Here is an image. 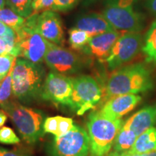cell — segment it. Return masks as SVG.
<instances>
[{"label":"cell","mask_w":156,"mask_h":156,"mask_svg":"<svg viewBox=\"0 0 156 156\" xmlns=\"http://www.w3.org/2000/svg\"><path fill=\"white\" fill-rule=\"evenodd\" d=\"M151 71L145 64L136 63L114 70L106 86L107 99L125 94H138L153 89Z\"/></svg>","instance_id":"cell-1"},{"label":"cell","mask_w":156,"mask_h":156,"mask_svg":"<svg viewBox=\"0 0 156 156\" xmlns=\"http://www.w3.org/2000/svg\"><path fill=\"white\" fill-rule=\"evenodd\" d=\"M45 80V69L41 64L17 58L12 72V95L24 103L41 98Z\"/></svg>","instance_id":"cell-2"},{"label":"cell","mask_w":156,"mask_h":156,"mask_svg":"<svg viewBox=\"0 0 156 156\" xmlns=\"http://www.w3.org/2000/svg\"><path fill=\"white\" fill-rule=\"evenodd\" d=\"M0 107L9 116L25 141L33 144L44 136V124L46 118L41 111L9 101Z\"/></svg>","instance_id":"cell-3"},{"label":"cell","mask_w":156,"mask_h":156,"mask_svg":"<svg viewBox=\"0 0 156 156\" xmlns=\"http://www.w3.org/2000/svg\"><path fill=\"white\" fill-rule=\"evenodd\" d=\"M124 125L123 120L106 118L99 112L89 114L87 122L91 156H105L113 147L115 138Z\"/></svg>","instance_id":"cell-4"},{"label":"cell","mask_w":156,"mask_h":156,"mask_svg":"<svg viewBox=\"0 0 156 156\" xmlns=\"http://www.w3.org/2000/svg\"><path fill=\"white\" fill-rule=\"evenodd\" d=\"M136 0H107L103 16L115 30L140 33L144 28V16L134 8Z\"/></svg>","instance_id":"cell-5"},{"label":"cell","mask_w":156,"mask_h":156,"mask_svg":"<svg viewBox=\"0 0 156 156\" xmlns=\"http://www.w3.org/2000/svg\"><path fill=\"white\" fill-rule=\"evenodd\" d=\"M73 83L72 93L68 107L82 116L95 106L102 97V90L94 78L88 75L71 77Z\"/></svg>","instance_id":"cell-6"},{"label":"cell","mask_w":156,"mask_h":156,"mask_svg":"<svg viewBox=\"0 0 156 156\" xmlns=\"http://www.w3.org/2000/svg\"><path fill=\"white\" fill-rule=\"evenodd\" d=\"M50 156H87L90 152V138L86 130L75 124L67 133L54 136L47 145Z\"/></svg>","instance_id":"cell-7"},{"label":"cell","mask_w":156,"mask_h":156,"mask_svg":"<svg viewBox=\"0 0 156 156\" xmlns=\"http://www.w3.org/2000/svg\"><path fill=\"white\" fill-rule=\"evenodd\" d=\"M15 32L17 34L20 56L35 64H41L44 61L51 42L27 25L25 23L22 28Z\"/></svg>","instance_id":"cell-8"},{"label":"cell","mask_w":156,"mask_h":156,"mask_svg":"<svg viewBox=\"0 0 156 156\" xmlns=\"http://www.w3.org/2000/svg\"><path fill=\"white\" fill-rule=\"evenodd\" d=\"M143 38L140 33L126 32L122 35L113 46L106 62L111 71H114L132 61L142 51Z\"/></svg>","instance_id":"cell-9"},{"label":"cell","mask_w":156,"mask_h":156,"mask_svg":"<svg viewBox=\"0 0 156 156\" xmlns=\"http://www.w3.org/2000/svg\"><path fill=\"white\" fill-rule=\"evenodd\" d=\"M25 24L38 33L45 39L52 44L62 46L64 41V34L62 23L56 12L46 10L33 13L25 20Z\"/></svg>","instance_id":"cell-10"},{"label":"cell","mask_w":156,"mask_h":156,"mask_svg":"<svg viewBox=\"0 0 156 156\" xmlns=\"http://www.w3.org/2000/svg\"><path fill=\"white\" fill-rule=\"evenodd\" d=\"M44 62L51 71L64 75L79 73L85 64L77 53L52 43L45 56Z\"/></svg>","instance_id":"cell-11"},{"label":"cell","mask_w":156,"mask_h":156,"mask_svg":"<svg viewBox=\"0 0 156 156\" xmlns=\"http://www.w3.org/2000/svg\"><path fill=\"white\" fill-rule=\"evenodd\" d=\"M73 93L71 77L55 72H50L46 77L41 98L55 104L68 106Z\"/></svg>","instance_id":"cell-12"},{"label":"cell","mask_w":156,"mask_h":156,"mask_svg":"<svg viewBox=\"0 0 156 156\" xmlns=\"http://www.w3.org/2000/svg\"><path fill=\"white\" fill-rule=\"evenodd\" d=\"M141 100L142 97L136 94L117 95L108 99L99 112L109 119H119L133 110Z\"/></svg>","instance_id":"cell-13"},{"label":"cell","mask_w":156,"mask_h":156,"mask_svg":"<svg viewBox=\"0 0 156 156\" xmlns=\"http://www.w3.org/2000/svg\"><path fill=\"white\" fill-rule=\"evenodd\" d=\"M121 36L122 34L118 30H112L93 36L81 51L96 58L100 62H106L113 46Z\"/></svg>","instance_id":"cell-14"},{"label":"cell","mask_w":156,"mask_h":156,"mask_svg":"<svg viewBox=\"0 0 156 156\" xmlns=\"http://www.w3.org/2000/svg\"><path fill=\"white\" fill-rule=\"evenodd\" d=\"M155 123L156 106H150L142 108L132 115L124 123L123 126L129 129L138 136L146 130L153 127Z\"/></svg>","instance_id":"cell-15"},{"label":"cell","mask_w":156,"mask_h":156,"mask_svg":"<svg viewBox=\"0 0 156 156\" xmlns=\"http://www.w3.org/2000/svg\"><path fill=\"white\" fill-rule=\"evenodd\" d=\"M76 28L85 31L90 38L103 33L116 30L102 14L98 13H91L80 17L76 22Z\"/></svg>","instance_id":"cell-16"},{"label":"cell","mask_w":156,"mask_h":156,"mask_svg":"<svg viewBox=\"0 0 156 156\" xmlns=\"http://www.w3.org/2000/svg\"><path fill=\"white\" fill-rule=\"evenodd\" d=\"M156 151V128L152 127L137 136L133 147L128 153L132 155Z\"/></svg>","instance_id":"cell-17"},{"label":"cell","mask_w":156,"mask_h":156,"mask_svg":"<svg viewBox=\"0 0 156 156\" xmlns=\"http://www.w3.org/2000/svg\"><path fill=\"white\" fill-rule=\"evenodd\" d=\"M137 136L129 129L122 126L113 144V153L111 156L127 153L134 145Z\"/></svg>","instance_id":"cell-18"},{"label":"cell","mask_w":156,"mask_h":156,"mask_svg":"<svg viewBox=\"0 0 156 156\" xmlns=\"http://www.w3.org/2000/svg\"><path fill=\"white\" fill-rule=\"evenodd\" d=\"M142 51L148 63L156 62V20L152 23L144 36Z\"/></svg>","instance_id":"cell-19"},{"label":"cell","mask_w":156,"mask_h":156,"mask_svg":"<svg viewBox=\"0 0 156 156\" xmlns=\"http://www.w3.org/2000/svg\"><path fill=\"white\" fill-rule=\"evenodd\" d=\"M25 17L17 14L9 7H4L0 9V20L15 31L22 28L25 24Z\"/></svg>","instance_id":"cell-20"},{"label":"cell","mask_w":156,"mask_h":156,"mask_svg":"<svg viewBox=\"0 0 156 156\" xmlns=\"http://www.w3.org/2000/svg\"><path fill=\"white\" fill-rule=\"evenodd\" d=\"M69 42L71 48L76 51H81L89 42L90 36L85 31L77 28L69 30Z\"/></svg>","instance_id":"cell-21"},{"label":"cell","mask_w":156,"mask_h":156,"mask_svg":"<svg viewBox=\"0 0 156 156\" xmlns=\"http://www.w3.org/2000/svg\"><path fill=\"white\" fill-rule=\"evenodd\" d=\"M34 0H6V5L21 17L27 18L34 13Z\"/></svg>","instance_id":"cell-22"},{"label":"cell","mask_w":156,"mask_h":156,"mask_svg":"<svg viewBox=\"0 0 156 156\" xmlns=\"http://www.w3.org/2000/svg\"><path fill=\"white\" fill-rule=\"evenodd\" d=\"M15 63L7 75L4 78L0 85V106L9 101L11 95L12 94V72Z\"/></svg>","instance_id":"cell-23"},{"label":"cell","mask_w":156,"mask_h":156,"mask_svg":"<svg viewBox=\"0 0 156 156\" xmlns=\"http://www.w3.org/2000/svg\"><path fill=\"white\" fill-rule=\"evenodd\" d=\"M16 60V56L12 54H7L0 55V82L2 81L4 78L7 75Z\"/></svg>","instance_id":"cell-24"},{"label":"cell","mask_w":156,"mask_h":156,"mask_svg":"<svg viewBox=\"0 0 156 156\" xmlns=\"http://www.w3.org/2000/svg\"><path fill=\"white\" fill-rule=\"evenodd\" d=\"M20 140L15 134L14 130L8 126H3L0 129V143L5 145L19 144Z\"/></svg>","instance_id":"cell-25"},{"label":"cell","mask_w":156,"mask_h":156,"mask_svg":"<svg viewBox=\"0 0 156 156\" xmlns=\"http://www.w3.org/2000/svg\"><path fill=\"white\" fill-rule=\"evenodd\" d=\"M75 126L73 119L58 116V129L56 136H62L69 132Z\"/></svg>","instance_id":"cell-26"},{"label":"cell","mask_w":156,"mask_h":156,"mask_svg":"<svg viewBox=\"0 0 156 156\" xmlns=\"http://www.w3.org/2000/svg\"><path fill=\"white\" fill-rule=\"evenodd\" d=\"M79 0H54L52 10L67 11L73 8Z\"/></svg>","instance_id":"cell-27"},{"label":"cell","mask_w":156,"mask_h":156,"mask_svg":"<svg viewBox=\"0 0 156 156\" xmlns=\"http://www.w3.org/2000/svg\"><path fill=\"white\" fill-rule=\"evenodd\" d=\"M58 116L48 117L45 119L44 124V129L45 133H50L54 136L57 134Z\"/></svg>","instance_id":"cell-28"},{"label":"cell","mask_w":156,"mask_h":156,"mask_svg":"<svg viewBox=\"0 0 156 156\" xmlns=\"http://www.w3.org/2000/svg\"><path fill=\"white\" fill-rule=\"evenodd\" d=\"M0 156H29L28 154L21 151H10L5 149L2 147H0Z\"/></svg>","instance_id":"cell-29"},{"label":"cell","mask_w":156,"mask_h":156,"mask_svg":"<svg viewBox=\"0 0 156 156\" xmlns=\"http://www.w3.org/2000/svg\"><path fill=\"white\" fill-rule=\"evenodd\" d=\"M7 54H12V49L5 39L1 36L0 37V55Z\"/></svg>","instance_id":"cell-30"},{"label":"cell","mask_w":156,"mask_h":156,"mask_svg":"<svg viewBox=\"0 0 156 156\" xmlns=\"http://www.w3.org/2000/svg\"><path fill=\"white\" fill-rule=\"evenodd\" d=\"M54 2V0H43L41 5L39 7L38 11H46V10H52V7Z\"/></svg>","instance_id":"cell-31"},{"label":"cell","mask_w":156,"mask_h":156,"mask_svg":"<svg viewBox=\"0 0 156 156\" xmlns=\"http://www.w3.org/2000/svg\"><path fill=\"white\" fill-rule=\"evenodd\" d=\"M146 7L151 12L156 14V0H147Z\"/></svg>","instance_id":"cell-32"},{"label":"cell","mask_w":156,"mask_h":156,"mask_svg":"<svg viewBox=\"0 0 156 156\" xmlns=\"http://www.w3.org/2000/svg\"><path fill=\"white\" fill-rule=\"evenodd\" d=\"M7 115L4 110H1L0 109V127H2L4 124H5V122L7 120Z\"/></svg>","instance_id":"cell-33"},{"label":"cell","mask_w":156,"mask_h":156,"mask_svg":"<svg viewBox=\"0 0 156 156\" xmlns=\"http://www.w3.org/2000/svg\"><path fill=\"white\" fill-rule=\"evenodd\" d=\"M8 29L9 27L7 26L5 23H3L1 20H0V37L6 34V33L7 32Z\"/></svg>","instance_id":"cell-34"},{"label":"cell","mask_w":156,"mask_h":156,"mask_svg":"<svg viewBox=\"0 0 156 156\" xmlns=\"http://www.w3.org/2000/svg\"><path fill=\"white\" fill-rule=\"evenodd\" d=\"M43 0H34L33 2V7H34V9L35 12H37L38 11L39 7H40L41 5Z\"/></svg>","instance_id":"cell-35"},{"label":"cell","mask_w":156,"mask_h":156,"mask_svg":"<svg viewBox=\"0 0 156 156\" xmlns=\"http://www.w3.org/2000/svg\"><path fill=\"white\" fill-rule=\"evenodd\" d=\"M134 156H156V151L151 152V153L140 154V155H134Z\"/></svg>","instance_id":"cell-36"},{"label":"cell","mask_w":156,"mask_h":156,"mask_svg":"<svg viewBox=\"0 0 156 156\" xmlns=\"http://www.w3.org/2000/svg\"><path fill=\"white\" fill-rule=\"evenodd\" d=\"M6 5V0H0V9H3L5 7Z\"/></svg>","instance_id":"cell-37"},{"label":"cell","mask_w":156,"mask_h":156,"mask_svg":"<svg viewBox=\"0 0 156 156\" xmlns=\"http://www.w3.org/2000/svg\"><path fill=\"white\" fill-rule=\"evenodd\" d=\"M115 156H134V155H132V154L128 153V152H127V153H123V154H121V155H115Z\"/></svg>","instance_id":"cell-38"},{"label":"cell","mask_w":156,"mask_h":156,"mask_svg":"<svg viewBox=\"0 0 156 156\" xmlns=\"http://www.w3.org/2000/svg\"><path fill=\"white\" fill-rule=\"evenodd\" d=\"M0 85H1V82H0Z\"/></svg>","instance_id":"cell-39"}]
</instances>
